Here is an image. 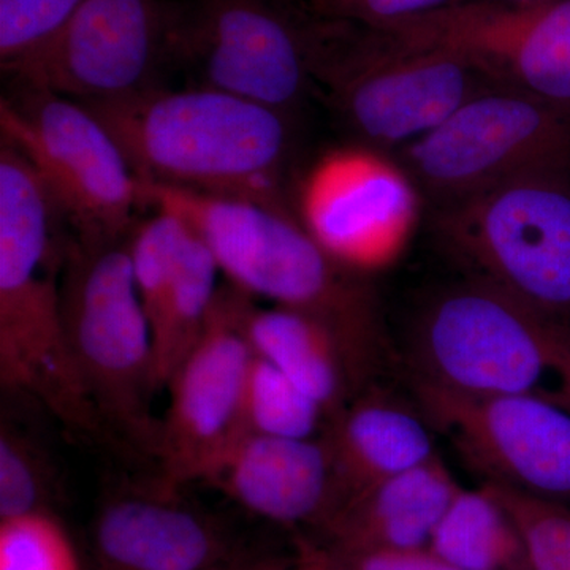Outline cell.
<instances>
[{
  "mask_svg": "<svg viewBox=\"0 0 570 570\" xmlns=\"http://www.w3.org/2000/svg\"><path fill=\"white\" fill-rule=\"evenodd\" d=\"M69 230L32 165L0 141V384L47 409L75 438L110 444L63 326Z\"/></svg>",
  "mask_w": 570,
  "mask_h": 570,
  "instance_id": "2",
  "label": "cell"
},
{
  "mask_svg": "<svg viewBox=\"0 0 570 570\" xmlns=\"http://www.w3.org/2000/svg\"><path fill=\"white\" fill-rule=\"evenodd\" d=\"M0 570H85L80 550L56 512L0 520Z\"/></svg>",
  "mask_w": 570,
  "mask_h": 570,
  "instance_id": "26",
  "label": "cell"
},
{
  "mask_svg": "<svg viewBox=\"0 0 570 570\" xmlns=\"http://www.w3.org/2000/svg\"><path fill=\"white\" fill-rule=\"evenodd\" d=\"M314 28L303 0H175L174 69L295 118L314 91Z\"/></svg>",
  "mask_w": 570,
  "mask_h": 570,
  "instance_id": "9",
  "label": "cell"
},
{
  "mask_svg": "<svg viewBox=\"0 0 570 570\" xmlns=\"http://www.w3.org/2000/svg\"><path fill=\"white\" fill-rule=\"evenodd\" d=\"M463 489L441 456L358 491L322 528L336 560L373 551L430 547L439 521Z\"/></svg>",
  "mask_w": 570,
  "mask_h": 570,
  "instance_id": "18",
  "label": "cell"
},
{
  "mask_svg": "<svg viewBox=\"0 0 570 570\" xmlns=\"http://www.w3.org/2000/svg\"><path fill=\"white\" fill-rule=\"evenodd\" d=\"M433 433L417 404L409 406L367 385L324 431L335 464L340 508L358 491L436 459Z\"/></svg>",
  "mask_w": 570,
  "mask_h": 570,
  "instance_id": "19",
  "label": "cell"
},
{
  "mask_svg": "<svg viewBox=\"0 0 570 570\" xmlns=\"http://www.w3.org/2000/svg\"><path fill=\"white\" fill-rule=\"evenodd\" d=\"M202 482L254 515L285 527L307 524L322 530L341 502L324 434L309 439L236 438Z\"/></svg>",
  "mask_w": 570,
  "mask_h": 570,
  "instance_id": "17",
  "label": "cell"
},
{
  "mask_svg": "<svg viewBox=\"0 0 570 570\" xmlns=\"http://www.w3.org/2000/svg\"><path fill=\"white\" fill-rule=\"evenodd\" d=\"M397 163L434 209L538 171H570V108L508 89L472 97Z\"/></svg>",
  "mask_w": 570,
  "mask_h": 570,
  "instance_id": "10",
  "label": "cell"
},
{
  "mask_svg": "<svg viewBox=\"0 0 570 570\" xmlns=\"http://www.w3.org/2000/svg\"><path fill=\"white\" fill-rule=\"evenodd\" d=\"M58 471L43 445L3 415L0 422V520L56 512Z\"/></svg>",
  "mask_w": 570,
  "mask_h": 570,
  "instance_id": "24",
  "label": "cell"
},
{
  "mask_svg": "<svg viewBox=\"0 0 570 570\" xmlns=\"http://www.w3.org/2000/svg\"><path fill=\"white\" fill-rule=\"evenodd\" d=\"M129 236L71 239L61 276L62 318L75 366L111 444L156 461L151 326L135 285Z\"/></svg>",
  "mask_w": 570,
  "mask_h": 570,
  "instance_id": "5",
  "label": "cell"
},
{
  "mask_svg": "<svg viewBox=\"0 0 570 570\" xmlns=\"http://www.w3.org/2000/svg\"><path fill=\"white\" fill-rule=\"evenodd\" d=\"M313 80L356 142L384 153L498 89L450 52L406 47L374 29L324 18L314 29Z\"/></svg>",
  "mask_w": 570,
  "mask_h": 570,
  "instance_id": "6",
  "label": "cell"
},
{
  "mask_svg": "<svg viewBox=\"0 0 570 570\" xmlns=\"http://www.w3.org/2000/svg\"><path fill=\"white\" fill-rule=\"evenodd\" d=\"M80 104L107 127L138 181L294 212L285 183L294 116L202 86Z\"/></svg>",
  "mask_w": 570,
  "mask_h": 570,
  "instance_id": "1",
  "label": "cell"
},
{
  "mask_svg": "<svg viewBox=\"0 0 570 570\" xmlns=\"http://www.w3.org/2000/svg\"><path fill=\"white\" fill-rule=\"evenodd\" d=\"M434 228L466 276L570 325V171L519 176L442 206Z\"/></svg>",
  "mask_w": 570,
  "mask_h": 570,
  "instance_id": "7",
  "label": "cell"
},
{
  "mask_svg": "<svg viewBox=\"0 0 570 570\" xmlns=\"http://www.w3.org/2000/svg\"><path fill=\"white\" fill-rule=\"evenodd\" d=\"M219 273L212 253L193 234L181 266L149 316L156 393L167 387L183 360L204 335L219 292Z\"/></svg>",
  "mask_w": 570,
  "mask_h": 570,
  "instance_id": "22",
  "label": "cell"
},
{
  "mask_svg": "<svg viewBox=\"0 0 570 570\" xmlns=\"http://www.w3.org/2000/svg\"><path fill=\"white\" fill-rule=\"evenodd\" d=\"M412 381L570 411V325L466 276L428 296L407 332Z\"/></svg>",
  "mask_w": 570,
  "mask_h": 570,
  "instance_id": "4",
  "label": "cell"
},
{
  "mask_svg": "<svg viewBox=\"0 0 570 570\" xmlns=\"http://www.w3.org/2000/svg\"><path fill=\"white\" fill-rule=\"evenodd\" d=\"M190 236L187 225L170 213L153 212V216L135 225L129 258L148 321L181 266Z\"/></svg>",
  "mask_w": 570,
  "mask_h": 570,
  "instance_id": "25",
  "label": "cell"
},
{
  "mask_svg": "<svg viewBox=\"0 0 570 570\" xmlns=\"http://www.w3.org/2000/svg\"><path fill=\"white\" fill-rule=\"evenodd\" d=\"M428 549L460 570H532L519 524L482 483L459 491Z\"/></svg>",
  "mask_w": 570,
  "mask_h": 570,
  "instance_id": "21",
  "label": "cell"
},
{
  "mask_svg": "<svg viewBox=\"0 0 570 570\" xmlns=\"http://www.w3.org/2000/svg\"><path fill=\"white\" fill-rule=\"evenodd\" d=\"M330 558L340 570H460L442 560L428 547L412 550L373 551V553L358 554V557L344 558V560Z\"/></svg>",
  "mask_w": 570,
  "mask_h": 570,
  "instance_id": "30",
  "label": "cell"
},
{
  "mask_svg": "<svg viewBox=\"0 0 570 570\" xmlns=\"http://www.w3.org/2000/svg\"><path fill=\"white\" fill-rule=\"evenodd\" d=\"M82 0H0V66L36 50L81 6Z\"/></svg>",
  "mask_w": 570,
  "mask_h": 570,
  "instance_id": "28",
  "label": "cell"
},
{
  "mask_svg": "<svg viewBox=\"0 0 570 570\" xmlns=\"http://www.w3.org/2000/svg\"><path fill=\"white\" fill-rule=\"evenodd\" d=\"M307 10L330 21L377 29L430 13L461 0H303Z\"/></svg>",
  "mask_w": 570,
  "mask_h": 570,
  "instance_id": "29",
  "label": "cell"
},
{
  "mask_svg": "<svg viewBox=\"0 0 570 570\" xmlns=\"http://www.w3.org/2000/svg\"><path fill=\"white\" fill-rule=\"evenodd\" d=\"M178 490L157 482L105 499L89 531L92 570H217L242 560L223 523Z\"/></svg>",
  "mask_w": 570,
  "mask_h": 570,
  "instance_id": "16",
  "label": "cell"
},
{
  "mask_svg": "<svg viewBox=\"0 0 570 570\" xmlns=\"http://www.w3.org/2000/svg\"><path fill=\"white\" fill-rule=\"evenodd\" d=\"M175 0H82L50 39L3 67L77 102L148 91L174 69Z\"/></svg>",
  "mask_w": 570,
  "mask_h": 570,
  "instance_id": "11",
  "label": "cell"
},
{
  "mask_svg": "<svg viewBox=\"0 0 570 570\" xmlns=\"http://www.w3.org/2000/svg\"><path fill=\"white\" fill-rule=\"evenodd\" d=\"M243 324L255 354L313 397L328 422L367 387L366 371L321 318L292 307H261L247 296Z\"/></svg>",
  "mask_w": 570,
  "mask_h": 570,
  "instance_id": "20",
  "label": "cell"
},
{
  "mask_svg": "<svg viewBox=\"0 0 570 570\" xmlns=\"http://www.w3.org/2000/svg\"><path fill=\"white\" fill-rule=\"evenodd\" d=\"M245 292L220 285L204 335L168 381L160 419L157 482L181 489L202 482L238 434L239 411L254 351L243 314Z\"/></svg>",
  "mask_w": 570,
  "mask_h": 570,
  "instance_id": "15",
  "label": "cell"
},
{
  "mask_svg": "<svg viewBox=\"0 0 570 570\" xmlns=\"http://www.w3.org/2000/svg\"><path fill=\"white\" fill-rule=\"evenodd\" d=\"M326 425L328 419L324 409L296 387L283 371L254 352L243 392L236 438L255 434L309 439L322 436Z\"/></svg>",
  "mask_w": 570,
  "mask_h": 570,
  "instance_id": "23",
  "label": "cell"
},
{
  "mask_svg": "<svg viewBox=\"0 0 570 570\" xmlns=\"http://www.w3.org/2000/svg\"><path fill=\"white\" fill-rule=\"evenodd\" d=\"M483 485L489 487L519 524L532 570H570V505L528 497L505 487Z\"/></svg>",
  "mask_w": 570,
  "mask_h": 570,
  "instance_id": "27",
  "label": "cell"
},
{
  "mask_svg": "<svg viewBox=\"0 0 570 570\" xmlns=\"http://www.w3.org/2000/svg\"><path fill=\"white\" fill-rule=\"evenodd\" d=\"M374 31L450 52L494 88L570 108V0H461Z\"/></svg>",
  "mask_w": 570,
  "mask_h": 570,
  "instance_id": "12",
  "label": "cell"
},
{
  "mask_svg": "<svg viewBox=\"0 0 570 570\" xmlns=\"http://www.w3.org/2000/svg\"><path fill=\"white\" fill-rule=\"evenodd\" d=\"M0 134L32 165L70 234L100 243L132 234L138 179L112 135L85 105L20 81L0 99Z\"/></svg>",
  "mask_w": 570,
  "mask_h": 570,
  "instance_id": "8",
  "label": "cell"
},
{
  "mask_svg": "<svg viewBox=\"0 0 570 570\" xmlns=\"http://www.w3.org/2000/svg\"><path fill=\"white\" fill-rule=\"evenodd\" d=\"M140 204L174 214L212 253L227 284L253 298L318 317L343 337L367 376L387 348L370 277L337 265L294 212L138 181Z\"/></svg>",
  "mask_w": 570,
  "mask_h": 570,
  "instance_id": "3",
  "label": "cell"
},
{
  "mask_svg": "<svg viewBox=\"0 0 570 570\" xmlns=\"http://www.w3.org/2000/svg\"><path fill=\"white\" fill-rule=\"evenodd\" d=\"M502 2H528V0H502Z\"/></svg>",
  "mask_w": 570,
  "mask_h": 570,
  "instance_id": "32",
  "label": "cell"
},
{
  "mask_svg": "<svg viewBox=\"0 0 570 570\" xmlns=\"http://www.w3.org/2000/svg\"><path fill=\"white\" fill-rule=\"evenodd\" d=\"M422 194L387 153L337 146L307 167L292 209L337 265L367 276L396 264L417 227Z\"/></svg>",
  "mask_w": 570,
  "mask_h": 570,
  "instance_id": "13",
  "label": "cell"
},
{
  "mask_svg": "<svg viewBox=\"0 0 570 570\" xmlns=\"http://www.w3.org/2000/svg\"><path fill=\"white\" fill-rule=\"evenodd\" d=\"M296 570H340L325 551H309L305 562Z\"/></svg>",
  "mask_w": 570,
  "mask_h": 570,
  "instance_id": "31",
  "label": "cell"
},
{
  "mask_svg": "<svg viewBox=\"0 0 570 570\" xmlns=\"http://www.w3.org/2000/svg\"><path fill=\"white\" fill-rule=\"evenodd\" d=\"M412 393L482 483L570 505L568 409L534 397L461 395L419 381Z\"/></svg>",
  "mask_w": 570,
  "mask_h": 570,
  "instance_id": "14",
  "label": "cell"
}]
</instances>
